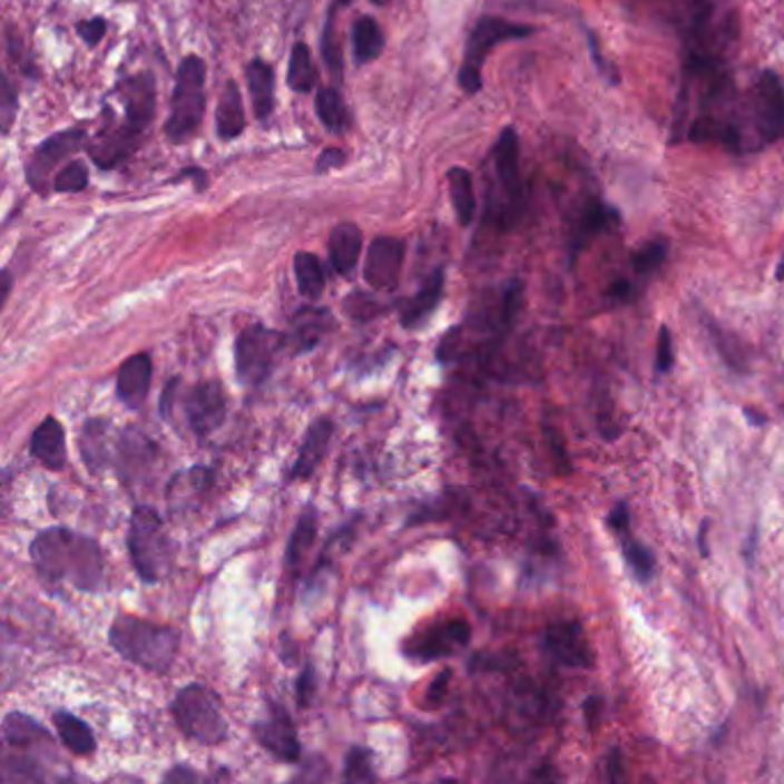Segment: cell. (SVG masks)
<instances>
[{"label": "cell", "mask_w": 784, "mask_h": 784, "mask_svg": "<svg viewBox=\"0 0 784 784\" xmlns=\"http://www.w3.org/2000/svg\"><path fill=\"white\" fill-rule=\"evenodd\" d=\"M30 557L45 582H67L92 594L104 587V559L99 543L67 527H51L32 539Z\"/></svg>", "instance_id": "1"}, {"label": "cell", "mask_w": 784, "mask_h": 784, "mask_svg": "<svg viewBox=\"0 0 784 784\" xmlns=\"http://www.w3.org/2000/svg\"><path fill=\"white\" fill-rule=\"evenodd\" d=\"M111 647L134 665L166 674L180 651V630L140 617L120 615L109 630Z\"/></svg>", "instance_id": "2"}, {"label": "cell", "mask_w": 784, "mask_h": 784, "mask_svg": "<svg viewBox=\"0 0 784 784\" xmlns=\"http://www.w3.org/2000/svg\"><path fill=\"white\" fill-rule=\"evenodd\" d=\"M127 548L136 574L143 582L157 585L164 580L175 559V548L159 513L150 507H138L131 513Z\"/></svg>", "instance_id": "3"}, {"label": "cell", "mask_w": 784, "mask_h": 784, "mask_svg": "<svg viewBox=\"0 0 784 784\" xmlns=\"http://www.w3.org/2000/svg\"><path fill=\"white\" fill-rule=\"evenodd\" d=\"M205 62L198 56H187L177 67L170 118L166 122V136L173 143H185L200 127L205 114Z\"/></svg>", "instance_id": "4"}, {"label": "cell", "mask_w": 784, "mask_h": 784, "mask_svg": "<svg viewBox=\"0 0 784 784\" xmlns=\"http://www.w3.org/2000/svg\"><path fill=\"white\" fill-rule=\"evenodd\" d=\"M170 713L183 734L203 745H219L228 736L219 699L200 684H189L177 690Z\"/></svg>", "instance_id": "5"}, {"label": "cell", "mask_w": 784, "mask_h": 784, "mask_svg": "<svg viewBox=\"0 0 784 784\" xmlns=\"http://www.w3.org/2000/svg\"><path fill=\"white\" fill-rule=\"evenodd\" d=\"M533 32L531 26H522V23H513V21H504L497 17H483L477 21V26L470 32V40L465 47V58H462L460 71H458V84L462 86V90L477 95L483 88V65L488 53L502 42L509 40H522L529 38Z\"/></svg>", "instance_id": "6"}, {"label": "cell", "mask_w": 784, "mask_h": 784, "mask_svg": "<svg viewBox=\"0 0 784 784\" xmlns=\"http://www.w3.org/2000/svg\"><path fill=\"white\" fill-rule=\"evenodd\" d=\"M285 341L288 339H285L281 332L267 330L265 325L246 327L237 336V345H235L237 378L246 386H261L270 378L276 362V354Z\"/></svg>", "instance_id": "7"}, {"label": "cell", "mask_w": 784, "mask_h": 784, "mask_svg": "<svg viewBox=\"0 0 784 784\" xmlns=\"http://www.w3.org/2000/svg\"><path fill=\"white\" fill-rule=\"evenodd\" d=\"M472 628L465 619H449L423 628L412 635L405 645L403 654L416 663H433L438 658H447L468 647Z\"/></svg>", "instance_id": "8"}, {"label": "cell", "mask_w": 784, "mask_h": 784, "mask_svg": "<svg viewBox=\"0 0 784 784\" xmlns=\"http://www.w3.org/2000/svg\"><path fill=\"white\" fill-rule=\"evenodd\" d=\"M254 736L278 762H285V764L300 762L302 745L297 738V729L293 718L288 716V710H285L281 704L270 702V716L267 721H261L254 725Z\"/></svg>", "instance_id": "9"}, {"label": "cell", "mask_w": 784, "mask_h": 784, "mask_svg": "<svg viewBox=\"0 0 784 784\" xmlns=\"http://www.w3.org/2000/svg\"><path fill=\"white\" fill-rule=\"evenodd\" d=\"M185 414L192 431L198 438H207L217 431L226 416V391L219 382H200L187 391Z\"/></svg>", "instance_id": "10"}, {"label": "cell", "mask_w": 784, "mask_h": 784, "mask_svg": "<svg viewBox=\"0 0 784 784\" xmlns=\"http://www.w3.org/2000/svg\"><path fill=\"white\" fill-rule=\"evenodd\" d=\"M405 261V244L399 237H375L369 246L364 278L375 291H391L399 283Z\"/></svg>", "instance_id": "11"}, {"label": "cell", "mask_w": 784, "mask_h": 784, "mask_svg": "<svg viewBox=\"0 0 784 784\" xmlns=\"http://www.w3.org/2000/svg\"><path fill=\"white\" fill-rule=\"evenodd\" d=\"M755 120L757 131L766 143L784 136V88L773 71H764L757 79Z\"/></svg>", "instance_id": "12"}, {"label": "cell", "mask_w": 784, "mask_h": 784, "mask_svg": "<svg viewBox=\"0 0 784 784\" xmlns=\"http://www.w3.org/2000/svg\"><path fill=\"white\" fill-rule=\"evenodd\" d=\"M546 649L568 667H591L594 656L578 621H559L546 630Z\"/></svg>", "instance_id": "13"}, {"label": "cell", "mask_w": 784, "mask_h": 784, "mask_svg": "<svg viewBox=\"0 0 784 784\" xmlns=\"http://www.w3.org/2000/svg\"><path fill=\"white\" fill-rule=\"evenodd\" d=\"M86 140L84 129H65L51 138H47L42 146L35 150L30 164H28V180L35 189H42L49 170L60 164L67 155L77 153L81 143Z\"/></svg>", "instance_id": "14"}, {"label": "cell", "mask_w": 784, "mask_h": 784, "mask_svg": "<svg viewBox=\"0 0 784 784\" xmlns=\"http://www.w3.org/2000/svg\"><path fill=\"white\" fill-rule=\"evenodd\" d=\"M617 222H619V212L615 207L605 205L598 198H589L578 214L574 231H570V256L576 258L598 235L617 226Z\"/></svg>", "instance_id": "15"}, {"label": "cell", "mask_w": 784, "mask_h": 784, "mask_svg": "<svg viewBox=\"0 0 784 784\" xmlns=\"http://www.w3.org/2000/svg\"><path fill=\"white\" fill-rule=\"evenodd\" d=\"M150 380H153V360L150 354L140 352L129 356V360L120 366L118 380H116V394L127 408H140L148 399L150 391Z\"/></svg>", "instance_id": "16"}, {"label": "cell", "mask_w": 784, "mask_h": 784, "mask_svg": "<svg viewBox=\"0 0 784 784\" xmlns=\"http://www.w3.org/2000/svg\"><path fill=\"white\" fill-rule=\"evenodd\" d=\"M332 435H334V423L330 419H317L308 425V431H306V438L300 447V453H297V460L293 462V468H291V479L295 481H302V479H308L315 470L320 462H323L327 449H330V442H332Z\"/></svg>", "instance_id": "17"}, {"label": "cell", "mask_w": 784, "mask_h": 784, "mask_svg": "<svg viewBox=\"0 0 784 784\" xmlns=\"http://www.w3.org/2000/svg\"><path fill=\"white\" fill-rule=\"evenodd\" d=\"M140 136L143 134L127 122L116 129H104L90 146V157L99 168H114L136 150Z\"/></svg>", "instance_id": "18"}, {"label": "cell", "mask_w": 784, "mask_h": 784, "mask_svg": "<svg viewBox=\"0 0 784 784\" xmlns=\"http://www.w3.org/2000/svg\"><path fill=\"white\" fill-rule=\"evenodd\" d=\"M494 170L499 183H502L511 203H518L522 196L520 183V140L513 127H507L497 138L494 146Z\"/></svg>", "instance_id": "19"}, {"label": "cell", "mask_w": 784, "mask_h": 784, "mask_svg": "<svg viewBox=\"0 0 784 784\" xmlns=\"http://www.w3.org/2000/svg\"><path fill=\"white\" fill-rule=\"evenodd\" d=\"M30 453L38 458L49 470H62L67 462V442L65 428L56 416H47L38 428H35L30 440Z\"/></svg>", "instance_id": "20"}, {"label": "cell", "mask_w": 784, "mask_h": 784, "mask_svg": "<svg viewBox=\"0 0 784 784\" xmlns=\"http://www.w3.org/2000/svg\"><path fill=\"white\" fill-rule=\"evenodd\" d=\"M155 104H157V90H155V79L153 75H138L127 81V92H125V106H127V125L134 127L136 131H146V127L155 118Z\"/></svg>", "instance_id": "21"}, {"label": "cell", "mask_w": 784, "mask_h": 784, "mask_svg": "<svg viewBox=\"0 0 784 784\" xmlns=\"http://www.w3.org/2000/svg\"><path fill=\"white\" fill-rule=\"evenodd\" d=\"M332 327H334V317L327 308H317V306L300 308L293 317V334H291L295 352L297 354L311 352L330 334Z\"/></svg>", "instance_id": "22"}, {"label": "cell", "mask_w": 784, "mask_h": 784, "mask_svg": "<svg viewBox=\"0 0 784 784\" xmlns=\"http://www.w3.org/2000/svg\"><path fill=\"white\" fill-rule=\"evenodd\" d=\"M442 295H444V270H435L433 276L425 281L423 288L403 304L401 325L408 330L421 325L423 320L431 317L433 311L440 306Z\"/></svg>", "instance_id": "23"}, {"label": "cell", "mask_w": 784, "mask_h": 784, "mask_svg": "<svg viewBox=\"0 0 784 784\" xmlns=\"http://www.w3.org/2000/svg\"><path fill=\"white\" fill-rule=\"evenodd\" d=\"M360 254H362V231L356 228V224H350V222L339 224L330 237L332 267L341 276H347L356 267Z\"/></svg>", "instance_id": "24"}, {"label": "cell", "mask_w": 784, "mask_h": 784, "mask_svg": "<svg viewBox=\"0 0 784 784\" xmlns=\"http://www.w3.org/2000/svg\"><path fill=\"white\" fill-rule=\"evenodd\" d=\"M686 131H688V140H693V143H716V146H723L729 150L743 148V138H741L738 127L725 118L713 116V114L697 116Z\"/></svg>", "instance_id": "25"}, {"label": "cell", "mask_w": 784, "mask_h": 784, "mask_svg": "<svg viewBox=\"0 0 784 784\" xmlns=\"http://www.w3.org/2000/svg\"><path fill=\"white\" fill-rule=\"evenodd\" d=\"M246 81L254 99L256 118L267 120L274 111V69L265 60L256 58L246 67Z\"/></svg>", "instance_id": "26"}, {"label": "cell", "mask_w": 784, "mask_h": 784, "mask_svg": "<svg viewBox=\"0 0 784 784\" xmlns=\"http://www.w3.org/2000/svg\"><path fill=\"white\" fill-rule=\"evenodd\" d=\"M53 725H56V732H58L62 745L67 747L69 753H75V755L95 753L97 741H95V734L88 727V723H84L77 716H71V713H67V710H56Z\"/></svg>", "instance_id": "27"}, {"label": "cell", "mask_w": 784, "mask_h": 784, "mask_svg": "<svg viewBox=\"0 0 784 784\" xmlns=\"http://www.w3.org/2000/svg\"><path fill=\"white\" fill-rule=\"evenodd\" d=\"M447 177H449V192H451L455 219L460 226H470L474 214H477V196H474L472 175L465 168L453 166Z\"/></svg>", "instance_id": "28"}, {"label": "cell", "mask_w": 784, "mask_h": 784, "mask_svg": "<svg viewBox=\"0 0 784 784\" xmlns=\"http://www.w3.org/2000/svg\"><path fill=\"white\" fill-rule=\"evenodd\" d=\"M244 127H246V118H244L239 88L235 81H228L217 109V134L219 138L231 140V138H237L244 131Z\"/></svg>", "instance_id": "29"}, {"label": "cell", "mask_w": 784, "mask_h": 784, "mask_svg": "<svg viewBox=\"0 0 784 784\" xmlns=\"http://www.w3.org/2000/svg\"><path fill=\"white\" fill-rule=\"evenodd\" d=\"M354 60L364 65L375 60L384 49V32L373 17H360L352 26Z\"/></svg>", "instance_id": "30"}, {"label": "cell", "mask_w": 784, "mask_h": 784, "mask_svg": "<svg viewBox=\"0 0 784 784\" xmlns=\"http://www.w3.org/2000/svg\"><path fill=\"white\" fill-rule=\"evenodd\" d=\"M3 736H6V743L10 747H17V751L19 747L21 751L23 747H35L38 745V741H51L49 732L21 710L8 713L6 721H3Z\"/></svg>", "instance_id": "31"}, {"label": "cell", "mask_w": 784, "mask_h": 784, "mask_svg": "<svg viewBox=\"0 0 784 784\" xmlns=\"http://www.w3.org/2000/svg\"><path fill=\"white\" fill-rule=\"evenodd\" d=\"M295 276H297V288L306 300H317L325 291V270L313 254L300 252L293 261Z\"/></svg>", "instance_id": "32"}, {"label": "cell", "mask_w": 784, "mask_h": 784, "mask_svg": "<svg viewBox=\"0 0 784 784\" xmlns=\"http://www.w3.org/2000/svg\"><path fill=\"white\" fill-rule=\"evenodd\" d=\"M317 527V511L315 507H304V511L300 513L297 518V525H295V531H293V537H291V543H288V555H285V561H288L291 568H297L304 559V555L308 552V548L313 546L315 541V529Z\"/></svg>", "instance_id": "33"}, {"label": "cell", "mask_w": 784, "mask_h": 784, "mask_svg": "<svg viewBox=\"0 0 784 784\" xmlns=\"http://www.w3.org/2000/svg\"><path fill=\"white\" fill-rule=\"evenodd\" d=\"M315 109L323 125L334 131V134H343L350 118H347V109L343 104V97L339 95L336 88H320L317 97H315Z\"/></svg>", "instance_id": "34"}, {"label": "cell", "mask_w": 784, "mask_h": 784, "mask_svg": "<svg viewBox=\"0 0 784 784\" xmlns=\"http://www.w3.org/2000/svg\"><path fill=\"white\" fill-rule=\"evenodd\" d=\"M317 77H315V67H313V58L311 51L304 42H297L293 47L291 53V67H288V84L293 90L297 92H311L315 86Z\"/></svg>", "instance_id": "35"}, {"label": "cell", "mask_w": 784, "mask_h": 784, "mask_svg": "<svg viewBox=\"0 0 784 784\" xmlns=\"http://www.w3.org/2000/svg\"><path fill=\"white\" fill-rule=\"evenodd\" d=\"M375 768H373V755L371 751L362 745L350 747V753L345 757V780L350 782H375Z\"/></svg>", "instance_id": "36"}, {"label": "cell", "mask_w": 784, "mask_h": 784, "mask_svg": "<svg viewBox=\"0 0 784 784\" xmlns=\"http://www.w3.org/2000/svg\"><path fill=\"white\" fill-rule=\"evenodd\" d=\"M667 261V244L665 242H647L633 254V270L639 276L654 274Z\"/></svg>", "instance_id": "37"}, {"label": "cell", "mask_w": 784, "mask_h": 784, "mask_svg": "<svg viewBox=\"0 0 784 784\" xmlns=\"http://www.w3.org/2000/svg\"><path fill=\"white\" fill-rule=\"evenodd\" d=\"M106 421H88L86 431H84V460L88 462L90 470H99L104 468L106 462V453L99 447L104 442V433H99Z\"/></svg>", "instance_id": "38"}, {"label": "cell", "mask_w": 784, "mask_h": 784, "mask_svg": "<svg viewBox=\"0 0 784 784\" xmlns=\"http://www.w3.org/2000/svg\"><path fill=\"white\" fill-rule=\"evenodd\" d=\"M88 168L84 164H67L56 177H53V189L58 194H69V192H81L88 185Z\"/></svg>", "instance_id": "39"}, {"label": "cell", "mask_w": 784, "mask_h": 784, "mask_svg": "<svg viewBox=\"0 0 784 784\" xmlns=\"http://www.w3.org/2000/svg\"><path fill=\"white\" fill-rule=\"evenodd\" d=\"M626 561L630 564L633 568V574L639 578V580H649L654 576V568H656V561H654V555L651 550H647L641 543H628L626 546Z\"/></svg>", "instance_id": "40"}, {"label": "cell", "mask_w": 784, "mask_h": 784, "mask_svg": "<svg viewBox=\"0 0 784 784\" xmlns=\"http://www.w3.org/2000/svg\"><path fill=\"white\" fill-rule=\"evenodd\" d=\"M587 38H589L591 60H594V65H596V69H598V75H600L605 81H610L612 86L619 84V71H617V67H615L608 58H605V53H602V49H600V45H598V40H596V35L587 32Z\"/></svg>", "instance_id": "41"}, {"label": "cell", "mask_w": 784, "mask_h": 784, "mask_svg": "<svg viewBox=\"0 0 784 784\" xmlns=\"http://www.w3.org/2000/svg\"><path fill=\"white\" fill-rule=\"evenodd\" d=\"M674 366V345H672V334L667 327H660L658 332V345H656V369L658 373H667Z\"/></svg>", "instance_id": "42"}, {"label": "cell", "mask_w": 784, "mask_h": 784, "mask_svg": "<svg viewBox=\"0 0 784 784\" xmlns=\"http://www.w3.org/2000/svg\"><path fill=\"white\" fill-rule=\"evenodd\" d=\"M295 695H297L300 708H306L313 702V695H315V669H313V665H306L304 672L297 676Z\"/></svg>", "instance_id": "43"}, {"label": "cell", "mask_w": 784, "mask_h": 784, "mask_svg": "<svg viewBox=\"0 0 784 784\" xmlns=\"http://www.w3.org/2000/svg\"><path fill=\"white\" fill-rule=\"evenodd\" d=\"M323 53H325V60L327 65L336 71H341V51L334 42V12L330 14V21H327V28H325V42H323Z\"/></svg>", "instance_id": "44"}, {"label": "cell", "mask_w": 784, "mask_h": 784, "mask_svg": "<svg viewBox=\"0 0 784 784\" xmlns=\"http://www.w3.org/2000/svg\"><path fill=\"white\" fill-rule=\"evenodd\" d=\"M77 30H79L81 38L86 40V45L95 47L106 35V21L104 19H88V21H81Z\"/></svg>", "instance_id": "45"}, {"label": "cell", "mask_w": 784, "mask_h": 784, "mask_svg": "<svg viewBox=\"0 0 784 784\" xmlns=\"http://www.w3.org/2000/svg\"><path fill=\"white\" fill-rule=\"evenodd\" d=\"M345 159H347V157H345L343 150H339V148H327L323 155L317 157V170L325 173V170H330V168H339V166L345 164Z\"/></svg>", "instance_id": "46"}, {"label": "cell", "mask_w": 784, "mask_h": 784, "mask_svg": "<svg viewBox=\"0 0 784 784\" xmlns=\"http://www.w3.org/2000/svg\"><path fill=\"white\" fill-rule=\"evenodd\" d=\"M196 780H200V775L187 764H177L164 775V782H196Z\"/></svg>", "instance_id": "47"}, {"label": "cell", "mask_w": 784, "mask_h": 784, "mask_svg": "<svg viewBox=\"0 0 784 784\" xmlns=\"http://www.w3.org/2000/svg\"><path fill=\"white\" fill-rule=\"evenodd\" d=\"M3 116H6V129L10 127V122H12V111L17 109V99H14V90H12V86H10V79L6 77L3 79Z\"/></svg>", "instance_id": "48"}, {"label": "cell", "mask_w": 784, "mask_h": 784, "mask_svg": "<svg viewBox=\"0 0 784 784\" xmlns=\"http://www.w3.org/2000/svg\"><path fill=\"white\" fill-rule=\"evenodd\" d=\"M175 389H177V378L168 382V386L164 389V394H161V414H164V419H168L173 414V394H175Z\"/></svg>", "instance_id": "49"}, {"label": "cell", "mask_w": 784, "mask_h": 784, "mask_svg": "<svg viewBox=\"0 0 784 784\" xmlns=\"http://www.w3.org/2000/svg\"><path fill=\"white\" fill-rule=\"evenodd\" d=\"M608 773H610V780H612V782L621 780V751H619V747H615V751L610 753Z\"/></svg>", "instance_id": "50"}, {"label": "cell", "mask_w": 784, "mask_h": 784, "mask_svg": "<svg viewBox=\"0 0 784 784\" xmlns=\"http://www.w3.org/2000/svg\"><path fill=\"white\" fill-rule=\"evenodd\" d=\"M610 527H612V529H619V531H624V529L628 527V509H626L624 504H619V507L612 511V516H610Z\"/></svg>", "instance_id": "51"}, {"label": "cell", "mask_w": 784, "mask_h": 784, "mask_svg": "<svg viewBox=\"0 0 784 784\" xmlns=\"http://www.w3.org/2000/svg\"><path fill=\"white\" fill-rule=\"evenodd\" d=\"M585 716L589 727H596V716H600V699L598 697H589L585 702Z\"/></svg>", "instance_id": "52"}, {"label": "cell", "mask_w": 784, "mask_h": 784, "mask_svg": "<svg viewBox=\"0 0 784 784\" xmlns=\"http://www.w3.org/2000/svg\"><path fill=\"white\" fill-rule=\"evenodd\" d=\"M630 293H633V288H630L628 281H617L610 285V291H608V295L615 300H626V297H630Z\"/></svg>", "instance_id": "53"}, {"label": "cell", "mask_w": 784, "mask_h": 784, "mask_svg": "<svg viewBox=\"0 0 784 784\" xmlns=\"http://www.w3.org/2000/svg\"><path fill=\"white\" fill-rule=\"evenodd\" d=\"M706 531H708V522H702V529H699V550H702L704 557L708 555V550H706Z\"/></svg>", "instance_id": "54"}, {"label": "cell", "mask_w": 784, "mask_h": 784, "mask_svg": "<svg viewBox=\"0 0 784 784\" xmlns=\"http://www.w3.org/2000/svg\"><path fill=\"white\" fill-rule=\"evenodd\" d=\"M10 288H12V276H10V272L6 270V272H3V302L8 300V295H10Z\"/></svg>", "instance_id": "55"}, {"label": "cell", "mask_w": 784, "mask_h": 784, "mask_svg": "<svg viewBox=\"0 0 784 784\" xmlns=\"http://www.w3.org/2000/svg\"><path fill=\"white\" fill-rule=\"evenodd\" d=\"M745 416H747V421L755 423V425H762V423L766 421L762 414H757V412H753V410H745Z\"/></svg>", "instance_id": "56"}, {"label": "cell", "mask_w": 784, "mask_h": 784, "mask_svg": "<svg viewBox=\"0 0 784 784\" xmlns=\"http://www.w3.org/2000/svg\"><path fill=\"white\" fill-rule=\"evenodd\" d=\"M777 278L784 281V256H782V261H780V265H777Z\"/></svg>", "instance_id": "57"}, {"label": "cell", "mask_w": 784, "mask_h": 784, "mask_svg": "<svg viewBox=\"0 0 784 784\" xmlns=\"http://www.w3.org/2000/svg\"><path fill=\"white\" fill-rule=\"evenodd\" d=\"M350 3V0H334V10L332 12H336L339 8H345Z\"/></svg>", "instance_id": "58"}, {"label": "cell", "mask_w": 784, "mask_h": 784, "mask_svg": "<svg viewBox=\"0 0 784 784\" xmlns=\"http://www.w3.org/2000/svg\"><path fill=\"white\" fill-rule=\"evenodd\" d=\"M373 3H375V6H384V3H386V0H373Z\"/></svg>", "instance_id": "59"}]
</instances>
